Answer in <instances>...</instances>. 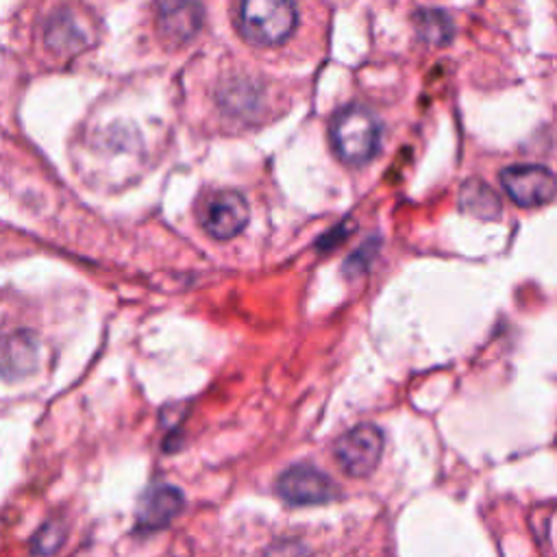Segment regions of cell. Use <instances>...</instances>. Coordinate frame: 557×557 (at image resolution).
Instances as JSON below:
<instances>
[{
    "label": "cell",
    "instance_id": "1",
    "mask_svg": "<svg viewBox=\"0 0 557 557\" xmlns=\"http://www.w3.org/2000/svg\"><path fill=\"white\" fill-rule=\"evenodd\" d=\"M331 144L344 163L363 165L379 152L381 124L359 104L344 107L333 117Z\"/></svg>",
    "mask_w": 557,
    "mask_h": 557
},
{
    "label": "cell",
    "instance_id": "2",
    "mask_svg": "<svg viewBox=\"0 0 557 557\" xmlns=\"http://www.w3.org/2000/svg\"><path fill=\"white\" fill-rule=\"evenodd\" d=\"M296 28V7L292 0H242L239 30L255 46H278Z\"/></svg>",
    "mask_w": 557,
    "mask_h": 557
},
{
    "label": "cell",
    "instance_id": "3",
    "mask_svg": "<svg viewBox=\"0 0 557 557\" xmlns=\"http://www.w3.org/2000/svg\"><path fill=\"white\" fill-rule=\"evenodd\" d=\"M383 431L374 424H357L335 442V457L348 476L363 479L374 472L383 455Z\"/></svg>",
    "mask_w": 557,
    "mask_h": 557
},
{
    "label": "cell",
    "instance_id": "4",
    "mask_svg": "<svg viewBox=\"0 0 557 557\" xmlns=\"http://www.w3.org/2000/svg\"><path fill=\"white\" fill-rule=\"evenodd\" d=\"M276 492L289 505H320L339 496L337 483L309 463L287 468L276 481Z\"/></svg>",
    "mask_w": 557,
    "mask_h": 557
},
{
    "label": "cell",
    "instance_id": "5",
    "mask_svg": "<svg viewBox=\"0 0 557 557\" xmlns=\"http://www.w3.org/2000/svg\"><path fill=\"white\" fill-rule=\"evenodd\" d=\"M500 185L520 207H542L557 196V176L535 163L505 168L500 172Z\"/></svg>",
    "mask_w": 557,
    "mask_h": 557
},
{
    "label": "cell",
    "instance_id": "6",
    "mask_svg": "<svg viewBox=\"0 0 557 557\" xmlns=\"http://www.w3.org/2000/svg\"><path fill=\"white\" fill-rule=\"evenodd\" d=\"M200 220L211 237L231 239L248 224V205L237 191H218L207 200Z\"/></svg>",
    "mask_w": 557,
    "mask_h": 557
},
{
    "label": "cell",
    "instance_id": "7",
    "mask_svg": "<svg viewBox=\"0 0 557 557\" xmlns=\"http://www.w3.org/2000/svg\"><path fill=\"white\" fill-rule=\"evenodd\" d=\"M159 33L174 41H189L202 26L200 0H157Z\"/></svg>",
    "mask_w": 557,
    "mask_h": 557
},
{
    "label": "cell",
    "instance_id": "8",
    "mask_svg": "<svg viewBox=\"0 0 557 557\" xmlns=\"http://www.w3.org/2000/svg\"><path fill=\"white\" fill-rule=\"evenodd\" d=\"M37 361V339L28 331L0 335V374L15 379L28 374Z\"/></svg>",
    "mask_w": 557,
    "mask_h": 557
},
{
    "label": "cell",
    "instance_id": "9",
    "mask_svg": "<svg viewBox=\"0 0 557 557\" xmlns=\"http://www.w3.org/2000/svg\"><path fill=\"white\" fill-rule=\"evenodd\" d=\"M181 507H183L181 490H176L172 485H157L141 500V507L137 513V524L144 531L165 527L181 511Z\"/></svg>",
    "mask_w": 557,
    "mask_h": 557
},
{
    "label": "cell",
    "instance_id": "10",
    "mask_svg": "<svg viewBox=\"0 0 557 557\" xmlns=\"http://www.w3.org/2000/svg\"><path fill=\"white\" fill-rule=\"evenodd\" d=\"M459 205L466 213L483 220H494L500 215V198L483 181H468L461 187Z\"/></svg>",
    "mask_w": 557,
    "mask_h": 557
},
{
    "label": "cell",
    "instance_id": "11",
    "mask_svg": "<svg viewBox=\"0 0 557 557\" xmlns=\"http://www.w3.org/2000/svg\"><path fill=\"white\" fill-rule=\"evenodd\" d=\"M46 41L52 50L74 52L83 48L87 39H85V30L76 24V20L70 13H59L48 22Z\"/></svg>",
    "mask_w": 557,
    "mask_h": 557
},
{
    "label": "cell",
    "instance_id": "12",
    "mask_svg": "<svg viewBox=\"0 0 557 557\" xmlns=\"http://www.w3.org/2000/svg\"><path fill=\"white\" fill-rule=\"evenodd\" d=\"M413 24H416V33L422 41L431 44V46H442L448 44L453 37V22L444 11L437 9H422L413 15Z\"/></svg>",
    "mask_w": 557,
    "mask_h": 557
}]
</instances>
